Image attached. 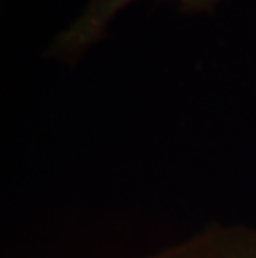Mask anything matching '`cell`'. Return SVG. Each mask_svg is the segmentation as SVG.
Masks as SVG:
<instances>
[{
    "label": "cell",
    "instance_id": "obj_1",
    "mask_svg": "<svg viewBox=\"0 0 256 258\" xmlns=\"http://www.w3.org/2000/svg\"><path fill=\"white\" fill-rule=\"evenodd\" d=\"M135 0H89L81 15L60 34L50 48V55L62 60H77L87 48L103 37L113 17ZM182 12H213L221 0H177Z\"/></svg>",
    "mask_w": 256,
    "mask_h": 258
}]
</instances>
